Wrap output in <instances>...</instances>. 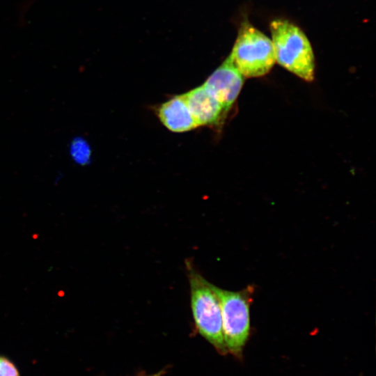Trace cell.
Returning a JSON list of instances; mask_svg holds the SVG:
<instances>
[{"mask_svg": "<svg viewBox=\"0 0 376 376\" xmlns=\"http://www.w3.org/2000/svg\"><path fill=\"white\" fill-rule=\"evenodd\" d=\"M219 301L222 330L228 352L241 357L250 331V306L254 288L248 285L240 291H230L214 285Z\"/></svg>", "mask_w": 376, "mask_h": 376, "instance_id": "obj_3", "label": "cell"}, {"mask_svg": "<svg viewBox=\"0 0 376 376\" xmlns=\"http://www.w3.org/2000/svg\"><path fill=\"white\" fill-rule=\"evenodd\" d=\"M186 267L196 329L220 354L225 355L228 350L223 335L220 304L214 285L207 281L188 260Z\"/></svg>", "mask_w": 376, "mask_h": 376, "instance_id": "obj_1", "label": "cell"}, {"mask_svg": "<svg viewBox=\"0 0 376 376\" xmlns=\"http://www.w3.org/2000/svg\"><path fill=\"white\" fill-rule=\"evenodd\" d=\"M276 61L306 81L314 79L315 60L304 33L288 20L276 19L270 23Z\"/></svg>", "mask_w": 376, "mask_h": 376, "instance_id": "obj_2", "label": "cell"}, {"mask_svg": "<svg viewBox=\"0 0 376 376\" xmlns=\"http://www.w3.org/2000/svg\"><path fill=\"white\" fill-rule=\"evenodd\" d=\"M228 58L249 78L266 75L276 62L272 40L249 22L242 24Z\"/></svg>", "mask_w": 376, "mask_h": 376, "instance_id": "obj_4", "label": "cell"}, {"mask_svg": "<svg viewBox=\"0 0 376 376\" xmlns=\"http://www.w3.org/2000/svg\"><path fill=\"white\" fill-rule=\"evenodd\" d=\"M243 83L244 77L228 57L203 85L227 111L236 100Z\"/></svg>", "mask_w": 376, "mask_h": 376, "instance_id": "obj_5", "label": "cell"}, {"mask_svg": "<svg viewBox=\"0 0 376 376\" xmlns=\"http://www.w3.org/2000/svg\"><path fill=\"white\" fill-rule=\"evenodd\" d=\"M70 152L75 162L80 164H87L91 157V149L82 139H77L72 143Z\"/></svg>", "mask_w": 376, "mask_h": 376, "instance_id": "obj_8", "label": "cell"}, {"mask_svg": "<svg viewBox=\"0 0 376 376\" xmlns=\"http://www.w3.org/2000/svg\"><path fill=\"white\" fill-rule=\"evenodd\" d=\"M182 95L198 127L217 123L226 111L203 85Z\"/></svg>", "mask_w": 376, "mask_h": 376, "instance_id": "obj_6", "label": "cell"}, {"mask_svg": "<svg viewBox=\"0 0 376 376\" xmlns=\"http://www.w3.org/2000/svg\"><path fill=\"white\" fill-rule=\"evenodd\" d=\"M166 373H167V368H164L155 373H152V374L139 373L136 376H163Z\"/></svg>", "mask_w": 376, "mask_h": 376, "instance_id": "obj_10", "label": "cell"}, {"mask_svg": "<svg viewBox=\"0 0 376 376\" xmlns=\"http://www.w3.org/2000/svg\"><path fill=\"white\" fill-rule=\"evenodd\" d=\"M157 112L160 121L171 132H185L198 127L183 95L174 96L162 104Z\"/></svg>", "mask_w": 376, "mask_h": 376, "instance_id": "obj_7", "label": "cell"}, {"mask_svg": "<svg viewBox=\"0 0 376 376\" xmlns=\"http://www.w3.org/2000/svg\"><path fill=\"white\" fill-rule=\"evenodd\" d=\"M0 376H20L13 361L1 354H0Z\"/></svg>", "mask_w": 376, "mask_h": 376, "instance_id": "obj_9", "label": "cell"}]
</instances>
